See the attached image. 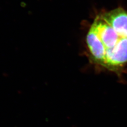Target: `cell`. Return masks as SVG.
I'll use <instances>...</instances> for the list:
<instances>
[{"mask_svg": "<svg viewBox=\"0 0 127 127\" xmlns=\"http://www.w3.org/2000/svg\"><path fill=\"white\" fill-rule=\"evenodd\" d=\"M92 26L94 28L105 48L106 55L116 47L122 37L119 36L113 28L100 17L96 18Z\"/></svg>", "mask_w": 127, "mask_h": 127, "instance_id": "1", "label": "cell"}, {"mask_svg": "<svg viewBox=\"0 0 127 127\" xmlns=\"http://www.w3.org/2000/svg\"><path fill=\"white\" fill-rule=\"evenodd\" d=\"M100 18L112 27L119 36L127 38V11L118 7L102 13Z\"/></svg>", "mask_w": 127, "mask_h": 127, "instance_id": "2", "label": "cell"}, {"mask_svg": "<svg viewBox=\"0 0 127 127\" xmlns=\"http://www.w3.org/2000/svg\"><path fill=\"white\" fill-rule=\"evenodd\" d=\"M86 43L93 62L104 67L105 49L94 28L91 26L86 35Z\"/></svg>", "mask_w": 127, "mask_h": 127, "instance_id": "3", "label": "cell"}]
</instances>
